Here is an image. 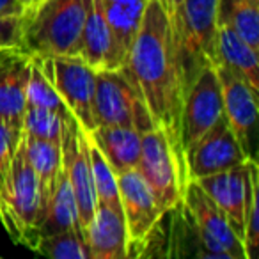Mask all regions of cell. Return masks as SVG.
<instances>
[{
    "label": "cell",
    "mask_w": 259,
    "mask_h": 259,
    "mask_svg": "<svg viewBox=\"0 0 259 259\" xmlns=\"http://www.w3.org/2000/svg\"><path fill=\"white\" fill-rule=\"evenodd\" d=\"M122 68L141 94L153 124L167 135L174 151L187 162L181 134L185 91L170 23L158 0H149Z\"/></svg>",
    "instance_id": "cell-1"
},
{
    "label": "cell",
    "mask_w": 259,
    "mask_h": 259,
    "mask_svg": "<svg viewBox=\"0 0 259 259\" xmlns=\"http://www.w3.org/2000/svg\"><path fill=\"white\" fill-rule=\"evenodd\" d=\"M217 4L219 0H183L176 16L169 20L185 94L202 69L219 62Z\"/></svg>",
    "instance_id": "cell-2"
},
{
    "label": "cell",
    "mask_w": 259,
    "mask_h": 259,
    "mask_svg": "<svg viewBox=\"0 0 259 259\" xmlns=\"http://www.w3.org/2000/svg\"><path fill=\"white\" fill-rule=\"evenodd\" d=\"M91 0H41L25 11L22 47L39 57L75 55Z\"/></svg>",
    "instance_id": "cell-3"
},
{
    "label": "cell",
    "mask_w": 259,
    "mask_h": 259,
    "mask_svg": "<svg viewBox=\"0 0 259 259\" xmlns=\"http://www.w3.org/2000/svg\"><path fill=\"white\" fill-rule=\"evenodd\" d=\"M39 188L37 178L25 155L20 135L11 167L4 183L0 185V222L4 224L11 240L34 250L39 240L37 234Z\"/></svg>",
    "instance_id": "cell-4"
},
{
    "label": "cell",
    "mask_w": 259,
    "mask_h": 259,
    "mask_svg": "<svg viewBox=\"0 0 259 259\" xmlns=\"http://www.w3.org/2000/svg\"><path fill=\"white\" fill-rule=\"evenodd\" d=\"M137 169L151 185L165 211L183 201L188 183L187 162L174 151L167 135L155 124L141 132V158Z\"/></svg>",
    "instance_id": "cell-5"
},
{
    "label": "cell",
    "mask_w": 259,
    "mask_h": 259,
    "mask_svg": "<svg viewBox=\"0 0 259 259\" xmlns=\"http://www.w3.org/2000/svg\"><path fill=\"white\" fill-rule=\"evenodd\" d=\"M93 119L96 126H153L146 105L124 68L96 69L93 94Z\"/></svg>",
    "instance_id": "cell-6"
},
{
    "label": "cell",
    "mask_w": 259,
    "mask_h": 259,
    "mask_svg": "<svg viewBox=\"0 0 259 259\" xmlns=\"http://www.w3.org/2000/svg\"><path fill=\"white\" fill-rule=\"evenodd\" d=\"M115 176L126 226L128 257L146 255L149 240L167 211L139 169L124 170Z\"/></svg>",
    "instance_id": "cell-7"
},
{
    "label": "cell",
    "mask_w": 259,
    "mask_h": 259,
    "mask_svg": "<svg viewBox=\"0 0 259 259\" xmlns=\"http://www.w3.org/2000/svg\"><path fill=\"white\" fill-rule=\"evenodd\" d=\"M32 57L52 82L66 108L75 115L78 124L87 132L94 130L93 94L96 69L91 68L76 55H55V57L32 55Z\"/></svg>",
    "instance_id": "cell-8"
},
{
    "label": "cell",
    "mask_w": 259,
    "mask_h": 259,
    "mask_svg": "<svg viewBox=\"0 0 259 259\" xmlns=\"http://www.w3.org/2000/svg\"><path fill=\"white\" fill-rule=\"evenodd\" d=\"M183 204L201 234L208 259H245L243 241L197 181L188 180L183 192Z\"/></svg>",
    "instance_id": "cell-9"
},
{
    "label": "cell",
    "mask_w": 259,
    "mask_h": 259,
    "mask_svg": "<svg viewBox=\"0 0 259 259\" xmlns=\"http://www.w3.org/2000/svg\"><path fill=\"white\" fill-rule=\"evenodd\" d=\"M62 163L68 170L71 181L75 201L78 206L80 227L82 234L85 233L87 224L91 222L96 211V192L93 183V170H91L89 151H87V130H83L71 112H66L62 122L61 135ZM85 241V240H83Z\"/></svg>",
    "instance_id": "cell-10"
},
{
    "label": "cell",
    "mask_w": 259,
    "mask_h": 259,
    "mask_svg": "<svg viewBox=\"0 0 259 259\" xmlns=\"http://www.w3.org/2000/svg\"><path fill=\"white\" fill-rule=\"evenodd\" d=\"M215 71L222 93L224 117L229 122L245 156L255 160V126H257V91L229 66L217 62Z\"/></svg>",
    "instance_id": "cell-11"
},
{
    "label": "cell",
    "mask_w": 259,
    "mask_h": 259,
    "mask_svg": "<svg viewBox=\"0 0 259 259\" xmlns=\"http://www.w3.org/2000/svg\"><path fill=\"white\" fill-rule=\"evenodd\" d=\"M224 117L222 93L215 66H208L197 75L183 100L181 110V134L185 153L192 144L204 137Z\"/></svg>",
    "instance_id": "cell-12"
},
{
    "label": "cell",
    "mask_w": 259,
    "mask_h": 259,
    "mask_svg": "<svg viewBox=\"0 0 259 259\" xmlns=\"http://www.w3.org/2000/svg\"><path fill=\"white\" fill-rule=\"evenodd\" d=\"M185 155L188 180L224 172L248 160L226 117L220 119L204 137L192 144Z\"/></svg>",
    "instance_id": "cell-13"
},
{
    "label": "cell",
    "mask_w": 259,
    "mask_h": 259,
    "mask_svg": "<svg viewBox=\"0 0 259 259\" xmlns=\"http://www.w3.org/2000/svg\"><path fill=\"white\" fill-rule=\"evenodd\" d=\"M194 181H197L204 194L219 206L220 211L229 220L234 233L243 241L245 219L250 199V158L229 170Z\"/></svg>",
    "instance_id": "cell-14"
},
{
    "label": "cell",
    "mask_w": 259,
    "mask_h": 259,
    "mask_svg": "<svg viewBox=\"0 0 259 259\" xmlns=\"http://www.w3.org/2000/svg\"><path fill=\"white\" fill-rule=\"evenodd\" d=\"M32 54L23 47L0 50V121L22 134Z\"/></svg>",
    "instance_id": "cell-15"
},
{
    "label": "cell",
    "mask_w": 259,
    "mask_h": 259,
    "mask_svg": "<svg viewBox=\"0 0 259 259\" xmlns=\"http://www.w3.org/2000/svg\"><path fill=\"white\" fill-rule=\"evenodd\" d=\"M89 259H126V226L122 211L98 204L83 233Z\"/></svg>",
    "instance_id": "cell-16"
},
{
    "label": "cell",
    "mask_w": 259,
    "mask_h": 259,
    "mask_svg": "<svg viewBox=\"0 0 259 259\" xmlns=\"http://www.w3.org/2000/svg\"><path fill=\"white\" fill-rule=\"evenodd\" d=\"M100 2L112 32L114 69L122 68L149 0H100Z\"/></svg>",
    "instance_id": "cell-17"
},
{
    "label": "cell",
    "mask_w": 259,
    "mask_h": 259,
    "mask_svg": "<svg viewBox=\"0 0 259 259\" xmlns=\"http://www.w3.org/2000/svg\"><path fill=\"white\" fill-rule=\"evenodd\" d=\"M23 146L25 155L37 178V188H39V211H37V229L47 213L48 202L54 194L55 183H57L59 170L62 162L61 141H47V139H36L23 134ZM39 234V233H37Z\"/></svg>",
    "instance_id": "cell-18"
},
{
    "label": "cell",
    "mask_w": 259,
    "mask_h": 259,
    "mask_svg": "<svg viewBox=\"0 0 259 259\" xmlns=\"http://www.w3.org/2000/svg\"><path fill=\"white\" fill-rule=\"evenodd\" d=\"M75 55L94 69H114L112 32L103 15L100 0H91L89 13L80 32Z\"/></svg>",
    "instance_id": "cell-19"
},
{
    "label": "cell",
    "mask_w": 259,
    "mask_h": 259,
    "mask_svg": "<svg viewBox=\"0 0 259 259\" xmlns=\"http://www.w3.org/2000/svg\"><path fill=\"white\" fill-rule=\"evenodd\" d=\"M115 174L137 169L141 158V130L135 126H96L89 132Z\"/></svg>",
    "instance_id": "cell-20"
},
{
    "label": "cell",
    "mask_w": 259,
    "mask_h": 259,
    "mask_svg": "<svg viewBox=\"0 0 259 259\" xmlns=\"http://www.w3.org/2000/svg\"><path fill=\"white\" fill-rule=\"evenodd\" d=\"M66 229H73L82 234L78 206H76L75 194H73L71 181H69L68 170H66L64 163L61 162L57 183H55L54 194L50 197L47 213H45V219L41 222L37 233H39V236H47V234H54Z\"/></svg>",
    "instance_id": "cell-21"
},
{
    "label": "cell",
    "mask_w": 259,
    "mask_h": 259,
    "mask_svg": "<svg viewBox=\"0 0 259 259\" xmlns=\"http://www.w3.org/2000/svg\"><path fill=\"white\" fill-rule=\"evenodd\" d=\"M219 62L229 66L241 75L255 91H259V57L257 50L252 48L236 30L224 22H219L217 36Z\"/></svg>",
    "instance_id": "cell-22"
},
{
    "label": "cell",
    "mask_w": 259,
    "mask_h": 259,
    "mask_svg": "<svg viewBox=\"0 0 259 259\" xmlns=\"http://www.w3.org/2000/svg\"><path fill=\"white\" fill-rule=\"evenodd\" d=\"M219 22L231 25L252 48H259V0H219Z\"/></svg>",
    "instance_id": "cell-23"
},
{
    "label": "cell",
    "mask_w": 259,
    "mask_h": 259,
    "mask_svg": "<svg viewBox=\"0 0 259 259\" xmlns=\"http://www.w3.org/2000/svg\"><path fill=\"white\" fill-rule=\"evenodd\" d=\"M87 151H89L91 160V170H93V183L94 192H96V202L98 204H105L108 208H114L121 211V199H119L117 190V176L108 165L107 158L96 142L91 139L89 132H87Z\"/></svg>",
    "instance_id": "cell-24"
},
{
    "label": "cell",
    "mask_w": 259,
    "mask_h": 259,
    "mask_svg": "<svg viewBox=\"0 0 259 259\" xmlns=\"http://www.w3.org/2000/svg\"><path fill=\"white\" fill-rule=\"evenodd\" d=\"M34 252L52 259H89V250L82 234L73 229L39 236Z\"/></svg>",
    "instance_id": "cell-25"
},
{
    "label": "cell",
    "mask_w": 259,
    "mask_h": 259,
    "mask_svg": "<svg viewBox=\"0 0 259 259\" xmlns=\"http://www.w3.org/2000/svg\"><path fill=\"white\" fill-rule=\"evenodd\" d=\"M64 115L59 114V112L50 110V108L36 107V105H27L25 112H23L22 132L27 135H30V137H36V139L61 141Z\"/></svg>",
    "instance_id": "cell-26"
},
{
    "label": "cell",
    "mask_w": 259,
    "mask_h": 259,
    "mask_svg": "<svg viewBox=\"0 0 259 259\" xmlns=\"http://www.w3.org/2000/svg\"><path fill=\"white\" fill-rule=\"evenodd\" d=\"M27 105H36V107L50 108L54 112L64 115L68 112L66 105L62 103L61 96L54 89L52 82L47 78L37 62L32 57V68H30V76L27 82Z\"/></svg>",
    "instance_id": "cell-27"
},
{
    "label": "cell",
    "mask_w": 259,
    "mask_h": 259,
    "mask_svg": "<svg viewBox=\"0 0 259 259\" xmlns=\"http://www.w3.org/2000/svg\"><path fill=\"white\" fill-rule=\"evenodd\" d=\"M259 183H257V162L250 160V199H248L247 219L243 231V248L245 259H254L259 248Z\"/></svg>",
    "instance_id": "cell-28"
},
{
    "label": "cell",
    "mask_w": 259,
    "mask_h": 259,
    "mask_svg": "<svg viewBox=\"0 0 259 259\" xmlns=\"http://www.w3.org/2000/svg\"><path fill=\"white\" fill-rule=\"evenodd\" d=\"M25 11L20 15L0 16V50L11 47H22Z\"/></svg>",
    "instance_id": "cell-29"
},
{
    "label": "cell",
    "mask_w": 259,
    "mask_h": 259,
    "mask_svg": "<svg viewBox=\"0 0 259 259\" xmlns=\"http://www.w3.org/2000/svg\"><path fill=\"white\" fill-rule=\"evenodd\" d=\"M20 135L22 134H16L15 130L9 128L4 121H0V185L4 183L6 176L9 172Z\"/></svg>",
    "instance_id": "cell-30"
},
{
    "label": "cell",
    "mask_w": 259,
    "mask_h": 259,
    "mask_svg": "<svg viewBox=\"0 0 259 259\" xmlns=\"http://www.w3.org/2000/svg\"><path fill=\"white\" fill-rule=\"evenodd\" d=\"M25 9L22 8L20 0H0V16H9V15H20Z\"/></svg>",
    "instance_id": "cell-31"
},
{
    "label": "cell",
    "mask_w": 259,
    "mask_h": 259,
    "mask_svg": "<svg viewBox=\"0 0 259 259\" xmlns=\"http://www.w3.org/2000/svg\"><path fill=\"white\" fill-rule=\"evenodd\" d=\"M158 4L162 6V9L167 15V18L172 20L174 16H176L178 9H180V6L183 4V0H158Z\"/></svg>",
    "instance_id": "cell-32"
},
{
    "label": "cell",
    "mask_w": 259,
    "mask_h": 259,
    "mask_svg": "<svg viewBox=\"0 0 259 259\" xmlns=\"http://www.w3.org/2000/svg\"><path fill=\"white\" fill-rule=\"evenodd\" d=\"M32 2H34V0H20V4H22V8L25 9V11L30 8V6H32Z\"/></svg>",
    "instance_id": "cell-33"
},
{
    "label": "cell",
    "mask_w": 259,
    "mask_h": 259,
    "mask_svg": "<svg viewBox=\"0 0 259 259\" xmlns=\"http://www.w3.org/2000/svg\"><path fill=\"white\" fill-rule=\"evenodd\" d=\"M37 2H41V0H34V2H32V6H34V4H37ZM32 6H30V8H32Z\"/></svg>",
    "instance_id": "cell-34"
}]
</instances>
